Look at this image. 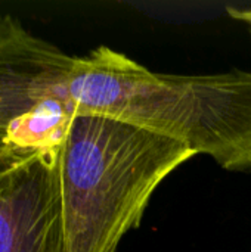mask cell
Returning a JSON list of instances; mask_svg holds the SVG:
<instances>
[{
    "mask_svg": "<svg viewBox=\"0 0 251 252\" xmlns=\"http://www.w3.org/2000/svg\"><path fill=\"white\" fill-rule=\"evenodd\" d=\"M68 96L75 115H104L176 140L229 171L251 170V72H154L99 46L74 56Z\"/></svg>",
    "mask_w": 251,
    "mask_h": 252,
    "instance_id": "1",
    "label": "cell"
},
{
    "mask_svg": "<svg viewBox=\"0 0 251 252\" xmlns=\"http://www.w3.org/2000/svg\"><path fill=\"white\" fill-rule=\"evenodd\" d=\"M195 155L115 118L74 115L59 151L67 252H117L157 188Z\"/></svg>",
    "mask_w": 251,
    "mask_h": 252,
    "instance_id": "2",
    "label": "cell"
},
{
    "mask_svg": "<svg viewBox=\"0 0 251 252\" xmlns=\"http://www.w3.org/2000/svg\"><path fill=\"white\" fill-rule=\"evenodd\" d=\"M74 56L0 15V140L31 158L58 152L74 109L68 77Z\"/></svg>",
    "mask_w": 251,
    "mask_h": 252,
    "instance_id": "3",
    "label": "cell"
},
{
    "mask_svg": "<svg viewBox=\"0 0 251 252\" xmlns=\"http://www.w3.org/2000/svg\"><path fill=\"white\" fill-rule=\"evenodd\" d=\"M59 151L0 176V252H67Z\"/></svg>",
    "mask_w": 251,
    "mask_h": 252,
    "instance_id": "4",
    "label": "cell"
},
{
    "mask_svg": "<svg viewBox=\"0 0 251 252\" xmlns=\"http://www.w3.org/2000/svg\"><path fill=\"white\" fill-rule=\"evenodd\" d=\"M25 159L28 158H24L21 154H18L16 151H13L10 146H7L4 142L0 140V176Z\"/></svg>",
    "mask_w": 251,
    "mask_h": 252,
    "instance_id": "5",
    "label": "cell"
},
{
    "mask_svg": "<svg viewBox=\"0 0 251 252\" xmlns=\"http://www.w3.org/2000/svg\"><path fill=\"white\" fill-rule=\"evenodd\" d=\"M228 13L234 18V19H240L244 21L250 25L251 28V7L247 9H240V7H228Z\"/></svg>",
    "mask_w": 251,
    "mask_h": 252,
    "instance_id": "6",
    "label": "cell"
}]
</instances>
